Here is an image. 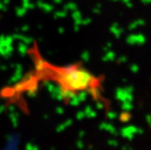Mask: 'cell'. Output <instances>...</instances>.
<instances>
[{"mask_svg":"<svg viewBox=\"0 0 151 150\" xmlns=\"http://www.w3.org/2000/svg\"><path fill=\"white\" fill-rule=\"evenodd\" d=\"M44 67L40 71L49 80L55 83L65 96H76L81 93H89L99 96L102 88V78L96 76L81 63L65 66H55L40 61Z\"/></svg>","mask_w":151,"mask_h":150,"instance_id":"obj_1","label":"cell"}]
</instances>
